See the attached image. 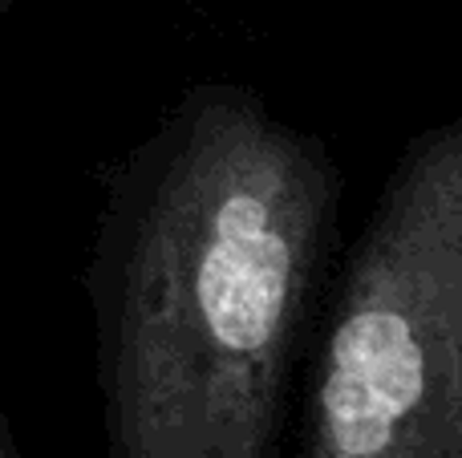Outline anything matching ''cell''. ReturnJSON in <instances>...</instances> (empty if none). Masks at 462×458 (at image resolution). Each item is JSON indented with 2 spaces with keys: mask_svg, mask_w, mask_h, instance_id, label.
<instances>
[{
  "mask_svg": "<svg viewBox=\"0 0 462 458\" xmlns=\"http://www.w3.org/2000/svg\"><path fill=\"white\" fill-rule=\"evenodd\" d=\"M292 458H462V114L402 146L341 252Z\"/></svg>",
  "mask_w": 462,
  "mask_h": 458,
  "instance_id": "7a4b0ae2",
  "label": "cell"
},
{
  "mask_svg": "<svg viewBox=\"0 0 462 458\" xmlns=\"http://www.w3.org/2000/svg\"><path fill=\"white\" fill-rule=\"evenodd\" d=\"M345 175L244 81L187 86L110 167L86 256L106 458H292Z\"/></svg>",
  "mask_w": 462,
  "mask_h": 458,
  "instance_id": "6da1fadb",
  "label": "cell"
}]
</instances>
